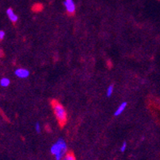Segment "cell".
Here are the masks:
<instances>
[{"mask_svg": "<svg viewBox=\"0 0 160 160\" xmlns=\"http://www.w3.org/2000/svg\"><path fill=\"white\" fill-rule=\"evenodd\" d=\"M14 74L19 79H26L30 76V71L25 68H18L15 70Z\"/></svg>", "mask_w": 160, "mask_h": 160, "instance_id": "obj_4", "label": "cell"}, {"mask_svg": "<svg viewBox=\"0 0 160 160\" xmlns=\"http://www.w3.org/2000/svg\"><path fill=\"white\" fill-rule=\"evenodd\" d=\"M34 128H35V130H36L37 133L41 132V126H40V124H39V123H36Z\"/></svg>", "mask_w": 160, "mask_h": 160, "instance_id": "obj_11", "label": "cell"}, {"mask_svg": "<svg viewBox=\"0 0 160 160\" xmlns=\"http://www.w3.org/2000/svg\"><path fill=\"white\" fill-rule=\"evenodd\" d=\"M10 84H11V80L9 79L8 78H3V79H1V80H0V85L2 86L6 87Z\"/></svg>", "mask_w": 160, "mask_h": 160, "instance_id": "obj_7", "label": "cell"}, {"mask_svg": "<svg viewBox=\"0 0 160 160\" xmlns=\"http://www.w3.org/2000/svg\"><path fill=\"white\" fill-rule=\"evenodd\" d=\"M63 160H76V158L72 153H68L65 155V157L63 158Z\"/></svg>", "mask_w": 160, "mask_h": 160, "instance_id": "obj_9", "label": "cell"}, {"mask_svg": "<svg viewBox=\"0 0 160 160\" xmlns=\"http://www.w3.org/2000/svg\"><path fill=\"white\" fill-rule=\"evenodd\" d=\"M52 106L53 109V112H54V115H55L58 121L59 122L61 126H64L66 123L67 121L66 110L65 109V107L61 105V103H59L57 101H53Z\"/></svg>", "mask_w": 160, "mask_h": 160, "instance_id": "obj_2", "label": "cell"}, {"mask_svg": "<svg viewBox=\"0 0 160 160\" xmlns=\"http://www.w3.org/2000/svg\"><path fill=\"white\" fill-rule=\"evenodd\" d=\"M127 102H122L121 104L117 107V109L116 110V111L114 112V115L115 116H119L124 111V110H125V108L127 107Z\"/></svg>", "mask_w": 160, "mask_h": 160, "instance_id": "obj_6", "label": "cell"}, {"mask_svg": "<svg viewBox=\"0 0 160 160\" xmlns=\"http://www.w3.org/2000/svg\"><path fill=\"white\" fill-rule=\"evenodd\" d=\"M6 15L8 16V19L12 22H16L18 20V17L17 15L12 8H8L6 10Z\"/></svg>", "mask_w": 160, "mask_h": 160, "instance_id": "obj_5", "label": "cell"}, {"mask_svg": "<svg viewBox=\"0 0 160 160\" xmlns=\"http://www.w3.org/2000/svg\"><path fill=\"white\" fill-rule=\"evenodd\" d=\"M5 37V32L3 30H0V40H3Z\"/></svg>", "mask_w": 160, "mask_h": 160, "instance_id": "obj_12", "label": "cell"}, {"mask_svg": "<svg viewBox=\"0 0 160 160\" xmlns=\"http://www.w3.org/2000/svg\"><path fill=\"white\" fill-rule=\"evenodd\" d=\"M114 92V86L113 85H109L107 88V91H106V95L108 97H110L112 95Z\"/></svg>", "mask_w": 160, "mask_h": 160, "instance_id": "obj_8", "label": "cell"}, {"mask_svg": "<svg viewBox=\"0 0 160 160\" xmlns=\"http://www.w3.org/2000/svg\"><path fill=\"white\" fill-rule=\"evenodd\" d=\"M64 6L69 14H73L76 12V5L73 0H65Z\"/></svg>", "mask_w": 160, "mask_h": 160, "instance_id": "obj_3", "label": "cell"}, {"mask_svg": "<svg viewBox=\"0 0 160 160\" xmlns=\"http://www.w3.org/2000/svg\"><path fill=\"white\" fill-rule=\"evenodd\" d=\"M67 144L63 138H59L55 143H53L50 148V152L55 156V160H63L66 155Z\"/></svg>", "mask_w": 160, "mask_h": 160, "instance_id": "obj_1", "label": "cell"}, {"mask_svg": "<svg viewBox=\"0 0 160 160\" xmlns=\"http://www.w3.org/2000/svg\"><path fill=\"white\" fill-rule=\"evenodd\" d=\"M127 143H126V142H124V143H122L121 146H120V147H119V151L121 152H124L126 151V149H127Z\"/></svg>", "mask_w": 160, "mask_h": 160, "instance_id": "obj_10", "label": "cell"}]
</instances>
